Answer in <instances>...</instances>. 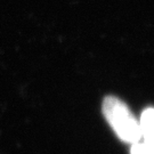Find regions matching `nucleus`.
<instances>
[{
	"label": "nucleus",
	"instance_id": "nucleus-1",
	"mask_svg": "<svg viewBox=\"0 0 154 154\" xmlns=\"http://www.w3.org/2000/svg\"><path fill=\"white\" fill-rule=\"evenodd\" d=\"M103 114L119 138L127 143H138L142 138L139 123L121 99L107 96L102 105Z\"/></svg>",
	"mask_w": 154,
	"mask_h": 154
},
{
	"label": "nucleus",
	"instance_id": "nucleus-2",
	"mask_svg": "<svg viewBox=\"0 0 154 154\" xmlns=\"http://www.w3.org/2000/svg\"><path fill=\"white\" fill-rule=\"evenodd\" d=\"M153 109L149 107L144 110L140 116L139 123V129H140V135L145 140V144L153 147Z\"/></svg>",
	"mask_w": 154,
	"mask_h": 154
},
{
	"label": "nucleus",
	"instance_id": "nucleus-3",
	"mask_svg": "<svg viewBox=\"0 0 154 154\" xmlns=\"http://www.w3.org/2000/svg\"><path fill=\"white\" fill-rule=\"evenodd\" d=\"M131 154H153V147L146 144L135 143L131 147Z\"/></svg>",
	"mask_w": 154,
	"mask_h": 154
}]
</instances>
